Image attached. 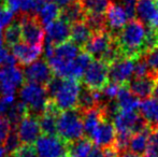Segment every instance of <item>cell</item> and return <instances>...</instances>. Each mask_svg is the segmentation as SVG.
Returning <instances> with one entry per match:
<instances>
[{"mask_svg": "<svg viewBox=\"0 0 158 157\" xmlns=\"http://www.w3.org/2000/svg\"><path fill=\"white\" fill-rule=\"evenodd\" d=\"M113 35L122 57L139 58L145 54L148 27L138 19L128 21L118 32Z\"/></svg>", "mask_w": 158, "mask_h": 157, "instance_id": "obj_1", "label": "cell"}, {"mask_svg": "<svg viewBox=\"0 0 158 157\" xmlns=\"http://www.w3.org/2000/svg\"><path fill=\"white\" fill-rule=\"evenodd\" d=\"M82 84L75 79L54 76L45 86L48 100L53 101L60 112L77 109Z\"/></svg>", "mask_w": 158, "mask_h": 157, "instance_id": "obj_2", "label": "cell"}, {"mask_svg": "<svg viewBox=\"0 0 158 157\" xmlns=\"http://www.w3.org/2000/svg\"><path fill=\"white\" fill-rule=\"evenodd\" d=\"M57 136L66 143L83 138L84 125L82 112L79 109L64 111L57 118Z\"/></svg>", "mask_w": 158, "mask_h": 157, "instance_id": "obj_3", "label": "cell"}, {"mask_svg": "<svg viewBox=\"0 0 158 157\" xmlns=\"http://www.w3.org/2000/svg\"><path fill=\"white\" fill-rule=\"evenodd\" d=\"M19 99L27 107L29 114L39 118L44 112L48 97L45 86L37 83L25 82L19 90Z\"/></svg>", "mask_w": 158, "mask_h": 157, "instance_id": "obj_4", "label": "cell"}, {"mask_svg": "<svg viewBox=\"0 0 158 157\" xmlns=\"http://www.w3.org/2000/svg\"><path fill=\"white\" fill-rule=\"evenodd\" d=\"M17 19L22 29V39L24 42L35 48H43L45 41V29L37 14L19 13Z\"/></svg>", "mask_w": 158, "mask_h": 157, "instance_id": "obj_5", "label": "cell"}, {"mask_svg": "<svg viewBox=\"0 0 158 157\" xmlns=\"http://www.w3.org/2000/svg\"><path fill=\"white\" fill-rule=\"evenodd\" d=\"M109 70H110V65L102 60L94 59L89 64L82 78L83 85L93 90H102L110 83Z\"/></svg>", "mask_w": 158, "mask_h": 157, "instance_id": "obj_6", "label": "cell"}, {"mask_svg": "<svg viewBox=\"0 0 158 157\" xmlns=\"http://www.w3.org/2000/svg\"><path fill=\"white\" fill-rule=\"evenodd\" d=\"M24 83L23 67L19 65L0 67V97L15 96L17 88Z\"/></svg>", "mask_w": 158, "mask_h": 157, "instance_id": "obj_7", "label": "cell"}, {"mask_svg": "<svg viewBox=\"0 0 158 157\" xmlns=\"http://www.w3.org/2000/svg\"><path fill=\"white\" fill-rule=\"evenodd\" d=\"M138 58L121 57L110 65L109 79L110 82L119 86H128L130 81L133 79L135 64Z\"/></svg>", "mask_w": 158, "mask_h": 157, "instance_id": "obj_8", "label": "cell"}, {"mask_svg": "<svg viewBox=\"0 0 158 157\" xmlns=\"http://www.w3.org/2000/svg\"><path fill=\"white\" fill-rule=\"evenodd\" d=\"M23 73L25 82L37 83L42 86H46L55 76L53 70L44 58L38 59L30 65L23 67Z\"/></svg>", "mask_w": 158, "mask_h": 157, "instance_id": "obj_9", "label": "cell"}, {"mask_svg": "<svg viewBox=\"0 0 158 157\" xmlns=\"http://www.w3.org/2000/svg\"><path fill=\"white\" fill-rule=\"evenodd\" d=\"M35 147L38 157H63L67 155V143L58 136L42 134Z\"/></svg>", "mask_w": 158, "mask_h": 157, "instance_id": "obj_10", "label": "cell"}, {"mask_svg": "<svg viewBox=\"0 0 158 157\" xmlns=\"http://www.w3.org/2000/svg\"><path fill=\"white\" fill-rule=\"evenodd\" d=\"M16 130L23 144H33L42 136L39 118L29 113L19 122Z\"/></svg>", "mask_w": 158, "mask_h": 157, "instance_id": "obj_11", "label": "cell"}, {"mask_svg": "<svg viewBox=\"0 0 158 157\" xmlns=\"http://www.w3.org/2000/svg\"><path fill=\"white\" fill-rule=\"evenodd\" d=\"M93 143L100 149H110L116 147V129L110 119L101 122L90 136ZM116 149V147H115Z\"/></svg>", "mask_w": 158, "mask_h": 157, "instance_id": "obj_12", "label": "cell"}, {"mask_svg": "<svg viewBox=\"0 0 158 157\" xmlns=\"http://www.w3.org/2000/svg\"><path fill=\"white\" fill-rule=\"evenodd\" d=\"M71 26L58 19L45 27V41L44 44L57 46L70 39Z\"/></svg>", "mask_w": 158, "mask_h": 157, "instance_id": "obj_13", "label": "cell"}, {"mask_svg": "<svg viewBox=\"0 0 158 157\" xmlns=\"http://www.w3.org/2000/svg\"><path fill=\"white\" fill-rule=\"evenodd\" d=\"M135 16L148 28L158 29V8L155 0H139L135 4Z\"/></svg>", "mask_w": 158, "mask_h": 157, "instance_id": "obj_14", "label": "cell"}, {"mask_svg": "<svg viewBox=\"0 0 158 157\" xmlns=\"http://www.w3.org/2000/svg\"><path fill=\"white\" fill-rule=\"evenodd\" d=\"M106 28L111 34L118 32L128 23V15L123 6L111 1L108 10L106 12Z\"/></svg>", "mask_w": 158, "mask_h": 157, "instance_id": "obj_15", "label": "cell"}, {"mask_svg": "<svg viewBox=\"0 0 158 157\" xmlns=\"http://www.w3.org/2000/svg\"><path fill=\"white\" fill-rule=\"evenodd\" d=\"M11 51L21 67H26V66L32 64L33 61L38 60L43 53V48L29 45L25 42L16 44L11 48Z\"/></svg>", "mask_w": 158, "mask_h": 157, "instance_id": "obj_16", "label": "cell"}, {"mask_svg": "<svg viewBox=\"0 0 158 157\" xmlns=\"http://www.w3.org/2000/svg\"><path fill=\"white\" fill-rule=\"evenodd\" d=\"M155 82H156V80L151 76H144V78L132 79L130 83L128 84V88L135 96L144 100V99L150 98V96L153 95Z\"/></svg>", "mask_w": 158, "mask_h": 157, "instance_id": "obj_17", "label": "cell"}, {"mask_svg": "<svg viewBox=\"0 0 158 157\" xmlns=\"http://www.w3.org/2000/svg\"><path fill=\"white\" fill-rule=\"evenodd\" d=\"M140 114L145 119L152 131L158 130V100L155 98L144 99L140 103Z\"/></svg>", "mask_w": 158, "mask_h": 157, "instance_id": "obj_18", "label": "cell"}, {"mask_svg": "<svg viewBox=\"0 0 158 157\" xmlns=\"http://www.w3.org/2000/svg\"><path fill=\"white\" fill-rule=\"evenodd\" d=\"M93 60L94 59L87 53L81 51V53L69 64L67 79H75L80 81V79L83 78L86 69Z\"/></svg>", "mask_w": 158, "mask_h": 157, "instance_id": "obj_19", "label": "cell"}, {"mask_svg": "<svg viewBox=\"0 0 158 157\" xmlns=\"http://www.w3.org/2000/svg\"><path fill=\"white\" fill-rule=\"evenodd\" d=\"M116 103L119 111L124 112H135L140 108V100L137 96L130 92L128 86H121L118 94L116 96Z\"/></svg>", "mask_w": 158, "mask_h": 157, "instance_id": "obj_20", "label": "cell"}, {"mask_svg": "<svg viewBox=\"0 0 158 157\" xmlns=\"http://www.w3.org/2000/svg\"><path fill=\"white\" fill-rule=\"evenodd\" d=\"M151 134H152V129H151L150 127L145 128V129L142 130V131L135 134L130 138V140H129L127 151L139 154V155L145 154L146 150H148V142H150Z\"/></svg>", "mask_w": 158, "mask_h": 157, "instance_id": "obj_21", "label": "cell"}, {"mask_svg": "<svg viewBox=\"0 0 158 157\" xmlns=\"http://www.w3.org/2000/svg\"><path fill=\"white\" fill-rule=\"evenodd\" d=\"M93 149V141L84 136L83 138L67 143V155L70 157H88Z\"/></svg>", "mask_w": 158, "mask_h": 157, "instance_id": "obj_22", "label": "cell"}, {"mask_svg": "<svg viewBox=\"0 0 158 157\" xmlns=\"http://www.w3.org/2000/svg\"><path fill=\"white\" fill-rule=\"evenodd\" d=\"M93 32L88 28L84 22H80V23H75L71 25V32H70V41L74 43L77 48L83 50L84 46L90 39Z\"/></svg>", "mask_w": 158, "mask_h": 157, "instance_id": "obj_23", "label": "cell"}, {"mask_svg": "<svg viewBox=\"0 0 158 157\" xmlns=\"http://www.w3.org/2000/svg\"><path fill=\"white\" fill-rule=\"evenodd\" d=\"M59 19H63L64 22H66L70 26L75 23L84 22V19H85V12L82 9L79 0L69 4V6H64L63 9H60V16H59Z\"/></svg>", "mask_w": 158, "mask_h": 157, "instance_id": "obj_24", "label": "cell"}, {"mask_svg": "<svg viewBox=\"0 0 158 157\" xmlns=\"http://www.w3.org/2000/svg\"><path fill=\"white\" fill-rule=\"evenodd\" d=\"M2 37H3V42L6 44V48H12L16 44L21 43L22 29L19 19H16V21H13L10 25L6 26Z\"/></svg>", "mask_w": 158, "mask_h": 157, "instance_id": "obj_25", "label": "cell"}, {"mask_svg": "<svg viewBox=\"0 0 158 157\" xmlns=\"http://www.w3.org/2000/svg\"><path fill=\"white\" fill-rule=\"evenodd\" d=\"M37 16L42 23V25L46 27L51 23H53L54 21L59 19V16H60V8L55 2H50V3L45 4L37 13Z\"/></svg>", "mask_w": 158, "mask_h": 157, "instance_id": "obj_26", "label": "cell"}, {"mask_svg": "<svg viewBox=\"0 0 158 157\" xmlns=\"http://www.w3.org/2000/svg\"><path fill=\"white\" fill-rule=\"evenodd\" d=\"M85 14H106L110 0H79Z\"/></svg>", "mask_w": 158, "mask_h": 157, "instance_id": "obj_27", "label": "cell"}, {"mask_svg": "<svg viewBox=\"0 0 158 157\" xmlns=\"http://www.w3.org/2000/svg\"><path fill=\"white\" fill-rule=\"evenodd\" d=\"M84 23L88 26L93 34L108 30L106 14H85Z\"/></svg>", "mask_w": 158, "mask_h": 157, "instance_id": "obj_28", "label": "cell"}, {"mask_svg": "<svg viewBox=\"0 0 158 157\" xmlns=\"http://www.w3.org/2000/svg\"><path fill=\"white\" fill-rule=\"evenodd\" d=\"M143 58L150 70V76L155 80L158 79V46L146 52L143 55Z\"/></svg>", "mask_w": 158, "mask_h": 157, "instance_id": "obj_29", "label": "cell"}, {"mask_svg": "<svg viewBox=\"0 0 158 157\" xmlns=\"http://www.w3.org/2000/svg\"><path fill=\"white\" fill-rule=\"evenodd\" d=\"M22 144H23V143H22L21 139H19L16 128H12V130H11V132L9 134L8 138H6V142H4V144H3L6 150V153L14 154Z\"/></svg>", "mask_w": 158, "mask_h": 157, "instance_id": "obj_30", "label": "cell"}, {"mask_svg": "<svg viewBox=\"0 0 158 157\" xmlns=\"http://www.w3.org/2000/svg\"><path fill=\"white\" fill-rule=\"evenodd\" d=\"M17 65H19V63H17L13 53L10 51V48H3L0 51V66L1 67H11V66Z\"/></svg>", "mask_w": 158, "mask_h": 157, "instance_id": "obj_31", "label": "cell"}, {"mask_svg": "<svg viewBox=\"0 0 158 157\" xmlns=\"http://www.w3.org/2000/svg\"><path fill=\"white\" fill-rule=\"evenodd\" d=\"M150 76V70H148V67L146 65L145 60H144L143 56H141L135 60L133 79L144 78V76Z\"/></svg>", "mask_w": 158, "mask_h": 157, "instance_id": "obj_32", "label": "cell"}, {"mask_svg": "<svg viewBox=\"0 0 158 157\" xmlns=\"http://www.w3.org/2000/svg\"><path fill=\"white\" fill-rule=\"evenodd\" d=\"M119 87H121L119 85L110 82V83H109L108 85H106V87L101 90L102 94H103L104 99H106V101L114 100V99H116V96H117V94H118Z\"/></svg>", "mask_w": 158, "mask_h": 157, "instance_id": "obj_33", "label": "cell"}, {"mask_svg": "<svg viewBox=\"0 0 158 157\" xmlns=\"http://www.w3.org/2000/svg\"><path fill=\"white\" fill-rule=\"evenodd\" d=\"M14 154L19 157H38L37 150L33 144H22Z\"/></svg>", "mask_w": 158, "mask_h": 157, "instance_id": "obj_34", "label": "cell"}, {"mask_svg": "<svg viewBox=\"0 0 158 157\" xmlns=\"http://www.w3.org/2000/svg\"><path fill=\"white\" fill-rule=\"evenodd\" d=\"M12 130V125L6 118H0V144H4L9 134Z\"/></svg>", "mask_w": 158, "mask_h": 157, "instance_id": "obj_35", "label": "cell"}, {"mask_svg": "<svg viewBox=\"0 0 158 157\" xmlns=\"http://www.w3.org/2000/svg\"><path fill=\"white\" fill-rule=\"evenodd\" d=\"M121 6H123L128 15L129 21L135 19V4L139 0H118Z\"/></svg>", "mask_w": 158, "mask_h": 157, "instance_id": "obj_36", "label": "cell"}, {"mask_svg": "<svg viewBox=\"0 0 158 157\" xmlns=\"http://www.w3.org/2000/svg\"><path fill=\"white\" fill-rule=\"evenodd\" d=\"M6 3V6L13 12H19L21 3L23 0H2Z\"/></svg>", "mask_w": 158, "mask_h": 157, "instance_id": "obj_37", "label": "cell"}, {"mask_svg": "<svg viewBox=\"0 0 158 157\" xmlns=\"http://www.w3.org/2000/svg\"><path fill=\"white\" fill-rule=\"evenodd\" d=\"M54 1H55V3L59 6V8L63 9V8H64V6H69V4L73 3V2L77 1V0H54Z\"/></svg>", "mask_w": 158, "mask_h": 157, "instance_id": "obj_38", "label": "cell"}, {"mask_svg": "<svg viewBox=\"0 0 158 157\" xmlns=\"http://www.w3.org/2000/svg\"><path fill=\"white\" fill-rule=\"evenodd\" d=\"M50 2H53V0H35V6H37V13L39 12L45 4L50 3Z\"/></svg>", "mask_w": 158, "mask_h": 157, "instance_id": "obj_39", "label": "cell"}, {"mask_svg": "<svg viewBox=\"0 0 158 157\" xmlns=\"http://www.w3.org/2000/svg\"><path fill=\"white\" fill-rule=\"evenodd\" d=\"M118 157H143L142 155H139V154H135V153H132L130 151H124L122 153H119Z\"/></svg>", "mask_w": 158, "mask_h": 157, "instance_id": "obj_40", "label": "cell"}, {"mask_svg": "<svg viewBox=\"0 0 158 157\" xmlns=\"http://www.w3.org/2000/svg\"><path fill=\"white\" fill-rule=\"evenodd\" d=\"M153 96H154L155 99L158 100V79H156V82H155L154 90H153Z\"/></svg>", "mask_w": 158, "mask_h": 157, "instance_id": "obj_41", "label": "cell"}, {"mask_svg": "<svg viewBox=\"0 0 158 157\" xmlns=\"http://www.w3.org/2000/svg\"><path fill=\"white\" fill-rule=\"evenodd\" d=\"M6 154H8V153H6V147H4V145L0 144V157H4Z\"/></svg>", "mask_w": 158, "mask_h": 157, "instance_id": "obj_42", "label": "cell"}, {"mask_svg": "<svg viewBox=\"0 0 158 157\" xmlns=\"http://www.w3.org/2000/svg\"><path fill=\"white\" fill-rule=\"evenodd\" d=\"M3 37H2V35L0 34V51L2 50V48H3Z\"/></svg>", "mask_w": 158, "mask_h": 157, "instance_id": "obj_43", "label": "cell"}, {"mask_svg": "<svg viewBox=\"0 0 158 157\" xmlns=\"http://www.w3.org/2000/svg\"><path fill=\"white\" fill-rule=\"evenodd\" d=\"M6 157H19V156L15 155V154H8V156H6Z\"/></svg>", "mask_w": 158, "mask_h": 157, "instance_id": "obj_44", "label": "cell"}, {"mask_svg": "<svg viewBox=\"0 0 158 157\" xmlns=\"http://www.w3.org/2000/svg\"><path fill=\"white\" fill-rule=\"evenodd\" d=\"M144 157H158V154H155V155H144Z\"/></svg>", "mask_w": 158, "mask_h": 157, "instance_id": "obj_45", "label": "cell"}, {"mask_svg": "<svg viewBox=\"0 0 158 157\" xmlns=\"http://www.w3.org/2000/svg\"><path fill=\"white\" fill-rule=\"evenodd\" d=\"M2 27H3V26L1 25V23H0V32H1V29H2Z\"/></svg>", "mask_w": 158, "mask_h": 157, "instance_id": "obj_46", "label": "cell"}, {"mask_svg": "<svg viewBox=\"0 0 158 157\" xmlns=\"http://www.w3.org/2000/svg\"><path fill=\"white\" fill-rule=\"evenodd\" d=\"M155 2H156V6H157V8H158V0H155Z\"/></svg>", "mask_w": 158, "mask_h": 157, "instance_id": "obj_47", "label": "cell"}, {"mask_svg": "<svg viewBox=\"0 0 158 157\" xmlns=\"http://www.w3.org/2000/svg\"><path fill=\"white\" fill-rule=\"evenodd\" d=\"M63 157H70V156H68V155H64V156H63Z\"/></svg>", "mask_w": 158, "mask_h": 157, "instance_id": "obj_48", "label": "cell"}, {"mask_svg": "<svg viewBox=\"0 0 158 157\" xmlns=\"http://www.w3.org/2000/svg\"><path fill=\"white\" fill-rule=\"evenodd\" d=\"M157 31H158V29H157Z\"/></svg>", "mask_w": 158, "mask_h": 157, "instance_id": "obj_49", "label": "cell"}]
</instances>
